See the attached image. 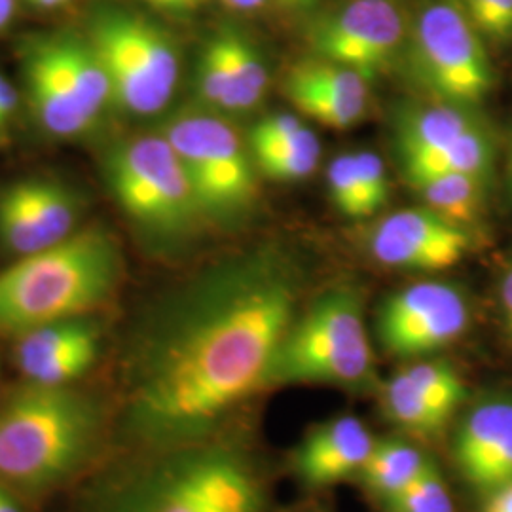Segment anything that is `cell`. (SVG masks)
<instances>
[{"label": "cell", "instance_id": "52a82bcc", "mask_svg": "<svg viewBox=\"0 0 512 512\" xmlns=\"http://www.w3.org/2000/svg\"><path fill=\"white\" fill-rule=\"evenodd\" d=\"M90 46L109 78L110 95L133 114H156L179 82V55L158 25L124 10H103L92 25Z\"/></svg>", "mask_w": 512, "mask_h": 512}, {"label": "cell", "instance_id": "5bb4252c", "mask_svg": "<svg viewBox=\"0 0 512 512\" xmlns=\"http://www.w3.org/2000/svg\"><path fill=\"white\" fill-rule=\"evenodd\" d=\"M19 336L16 361L23 376L35 384H71L99 353V332L82 319L57 321Z\"/></svg>", "mask_w": 512, "mask_h": 512}, {"label": "cell", "instance_id": "44dd1931", "mask_svg": "<svg viewBox=\"0 0 512 512\" xmlns=\"http://www.w3.org/2000/svg\"><path fill=\"white\" fill-rule=\"evenodd\" d=\"M427 458L404 440H376L359 478L372 494L387 499L418 475Z\"/></svg>", "mask_w": 512, "mask_h": 512}, {"label": "cell", "instance_id": "30bf717a", "mask_svg": "<svg viewBox=\"0 0 512 512\" xmlns=\"http://www.w3.org/2000/svg\"><path fill=\"white\" fill-rule=\"evenodd\" d=\"M469 319L467 298L458 287L421 281L385 298L376 315V336L393 357H421L456 342Z\"/></svg>", "mask_w": 512, "mask_h": 512}, {"label": "cell", "instance_id": "8d00e7d4", "mask_svg": "<svg viewBox=\"0 0 512 512\" xmlns=\"http://www.w3.org/2000/svg\"><path fill=\"white\" fill-rule=\"evenodd\" d=\"M484 512H512V482L492 492Z\"/></svg>", "mask_w": 512, "mask_h": 512}, {"label": "cell", "instance_id": "f35d334b", "mask_svg": "<svg viewBox=\"0 0 512 512\" xmlns=\"http://www.w3.org/2000/svg\"><path fill=\"white\" fill-rule=\"evenodd\" d=\"M14 14V0H0V31L10 23Z\"/></svg>", "mask_w": 512, "mask_h": 512}, {"label": "cell", "instance_id": "9a60e30c", "mask_svg": "<svg viewBox=\"0 0 512 512\" xmlns=\"http://www.w3.org/2000/svg\"><path fill=\"white\" fill-rule=\"evenodd\" d=\"M374 442L361 418L336 416L313 427L300 442L294 450V471L311 488H327L359 475Z\"/></svg>", "mask_w": 512, "mask_h": 512}, {"label": "cell", "instance_id": "ffe728a7", "mask_svg": "<svg viewBox=\"0 0 512 512\" xmlns=\"http://www.w3.org/2000/svg\"><path fill=\"white\" fill-rule=\"evenodd\" d=\"M385 416L404 433L418 437H433L450 420V412L431 401L404 370L395 372L382 389Z\"/></svg>", "mask_w": 512, "mask_h": 512}, {"label": "cell", "instance_id": "836d02e7", "mask_svg": "<svg viewBox=\"0 0 512 512\" xmlns=\"http://www.w3.org/2000/svg\"><path fill=\"white\" fill-rule=\"evenodd\" d=\"M499 302H501L507 332L512 338V256L509 258V262L505 264L503 275L499 279Z\"/></svg>", "mask_w": 512, "mask_h": 512}, {"label": "cell", "instance_id": "8992f818", "mask_svg": "<svg viewBox=\"0 0 512 512\" xmlns=\"http://www.w3.org/2000/svg\"><path fill=\"white\" fill-rule=\"evenodd\" d=\"M408 67L437 103L475 109L495 84L484 38L459 0H431L416 19Z\"/></svg>", "mask_w": 512, "mask_h": 512}, {"label": "cell", "instance_id": "60d3db41", "mask_svg": "<svg viewBox=\"0 0 512 512\" xmlns=\"http://www.w3.org/2000/svg\"><path fill=\"white\" fill-rule=\"evenodd\" d=\"M507 183H509V192L512 198V139L509 145V154H507Z\"/></svg>", "mask_w": 512, "mask_h": 512}, {"label": "cell", "instance_id": "d4e9b609", "mask_svg": "<svg viewBox=\"0 0 512 512\" xmlns=\"http://www.w3.org/2000/svg\"><path fill=\"white\" fill-rule=\"evenodd\" d=\"M222 48L228 55L230 73L238 90L239 112L258 107L270 88L268 67L255 44L234 27L220 29Z\"/></svg>", "mask_w": 512, "mask_h": 512}, {"label": "cell", "instance_id": "d6986e66", "mask_svg": "<svg viewBox=\"0 0 512 512\" xmlns=\"http://www.w3.org/2000/svg\"><path fill=\"white\" fill-rule=\"evenodd\" d=\"M38 42L59 73L73 86L84 109L97 118L101 109L112 101V95L109 78L90 42L86 44L71 37H46Z\"/></svg>", "mask_w": 512, "mask_h": 512}, {"label": "cell", "instance_id": "ac0fdd59", "mask_svg": "<svg viewBox=\"0 0 512 512\" xmlns=\"http://www.w3.org/2000/svg\"><path fill=\"white\" fill-rule=\"evenodd\" d=\"M408 186L425 207L461 228H471L480 219L488 181L465 173H408Z\"/></svg>", "mask_w": 512, "mask_h": 512}, {"label": "cell", "instance_id": "83f0119b", "mask_svg": "<svg viewBox=\"0 0 512 512\" xmlns=\"http://www.w3.org/2000/svg\"><path fill=\"white\" fill-rule=\"evenodd\" d=\"M384 501L391 512H454L444 476L440 475L435 461L429 458L403 490Z\"/></svg>", "mask_w": 512, "mask_h": 512}, {"label": "cell", "instance_id": "74e56055", "mask_svg": "<svg viewBox=\"0 0 512 512\" xmlns=\"http://www.w3.org/2000/svg\"><path fill=\"white\" fill-rule=\"evenodd\" d=\"M222 2L236 12H255L260 10L268 0H222Z\"/></svg>", "mask_w": 512, "mask_h": 512}, {"label": "cell", "instance_id": "9c48e42d", "mask_svg": "<svg viewBox=\"0 0 512 512\" xmlns=\"http://www.w3.org/2000/svg\"><path fill=\"white\" fill-rule=\"evenodd\" d=\"M164 137L177 152L205 213L230 217L253 203V154L230 122L186 112L165 126Z\"/></svg>", "mask_w": 512, "mask_h": 512}, {"label": "cell", "instance_id": "e0dca14e", "mask_svg": "<svg viewBox=\"0 0 512 512\" xmlns=\"http://www.w3.org/2000/svg\"><path fill=\"white\" fill-rule=\"evenodd\" d=\"M25 78L38 120L57 137H74L92 128V116L80 103L73 86L59 73L40 42L25 52Z\"/></svg>", "mask_w": 512, "mask_h": 512}, {"label": "cell", "instance_id": "cb8c5ba5", "mask_svg": "<svg viewBox=\"0 0 512 512\" xmlns=\"http://www.w3.org/2000/svg\"><path fill=\"white\" fill-rule=\"evenodd\" d=\"M283 92L300 114L325 128L338 131L357 126L365 118L370 101V97L325 92L291 80H283Z\"/></svg>", "mask_w": 512, "mask_h": 512}, {"label": "cell", "instance_id": "6da1fadb", "mask_svg": "<svg viewBox=\"0 0 512 512\" xmlns=\"http://www.w3.org/2000/svg\"><path fill=\"white\" fill-rule=\"evenodd\" d=\"M304 272L277 243L222 260L148 315L129 359L128 437L154 452L209 439L268 387L298 315Z\"/></svg>", "mask_w": 512, "mask_h": 512}, {"label": "cell", "instance_id": "b9f144b4", "mask_svg": "<svg viewBox=\"0 0 512 512\" xmlns=\"http://www.w3.org/2000/svg\"><path fill=\"white\" fill-rule=\"evenodd\" d=\"M285 2L287 6H294V8H308L311 4H315L317 0H281Z\"/></svg>", "mask_w": 512, "mask_h": 512}, {"label": "cell", "instance_id": "277c9868", "mask_svg": "<svg viewBox=\"0 0 512 512\" xmlns=\"http://www.w3.org/2000/svg\"><path fill=\"white\" fill-rule=\"evenodd\" d=\"M253 465L226 444L200 440L162 450L114 484L97 512H262Z\"/></svg>", "mask_w": 512, "mask_h": 512}, {"label": "cell", "instance_id": "d6a6232c", "mask_svg": "<svg viewBox=\"0 0 512 512\" xmlns=\"http://www.w3.org/2000/svg\"><path fill=\"white\" fill-rule=\"evenodd\" d=\"M355 164L361 181V190L365 196L368 215L372 217L378 213L385 203L389 202L391 186L385 169L384 160L372 152V150H357L355 152Z\"/></svg>", "mask_w": 512, "mask_h": 512}, {"label": "cell", "instance_id": "484cf974", "mask_svg": "<svg viewBox=\"0 0 512 512\" xmlns=\"http://www.w3.org/2000/svg\"><path fill=\"white\" fill-rule=\"evenodd\" d=\"M19 184L48 243L55 245L69 238L76 222V202L73 194L59 184L44 181Z\"/></svg>", "mask_w": 512, "mask_h": 512}, {"label": "cell", "instance_id": "1f68e13d", "mask_svg": "<svg viewBox=\"0 0 512 512\" xmlns=\"http://www.w3.org/2000/svg\"><path fill=\"white\" fill-rule=\"evenodd\" d=\"M465 16L484 40L497 46L512 42V0H459Z\"/></svg>", "mask_w": 512, "mask_h": 512}, {"label": "cell", "instance_id": "4316f807", "mask_svg": "<svg viewBox=\"0 0 512 512\" xmlns=\"http://www.w3.org/2000/svg\"><path fill=\"white\" fill-rule=\"evenodd\" d=\"M0 238L10 251L21 256L52 247L25 200L21 184L12 186L0 200Z\"/></svg>", "mask_w": 512, "mask_h": 512}, {"label": "cell", "instance_id": "ba28073f", "mask_svg": "<svg viewBox=\"0 0 512 512\" xmlns=\"http://www.w3.org/2000/svg\"><path fill=\"white\" fill-rule=\"evenodd\" d=\"M109 183L129 217L154 234H181L202 205L164 135L131 139L109 160Z\"/></svg>", "mask_w": 512, "mask_h": 512}, {"label": "cell", "instance_id": "d590c367", "mask_svg": "<svg viewBox=\"0 0 512 512\" xmlns=\"http://www.w3.org/2000/svg\"><path fill=\"white\" fill-rule=\"evenodd\" d=\"M145 2L169 14H190L205 4V0H145Z\"/></svg>", "mask_w": 512, "mask_h": 512}, {"label": "cell", "instance_id": "f546056e", "mask_svg": "<svg viewBox=\"0 0 512 512\" xmlns=\"http://www.w3.org/2000/svg\"><path fill=\"white\" fill-rule=\"evenodd\" d=\"M403 370L420 391L450 414H454V410L467 397V387L458 370L446 361H421Z\"/></svg>", "mask_w": 512, "mask_h": 512}, {"label": "cell", "instance_id": "7402d4cb", "mask_svg": "<svg viewBox=\"0 0 512 512\" xmlns=\"http://www.w3.org/2000/svg\"><path fill=\"white\" fill-rule=\"evenodd\" d=\"M258 169L277 183H296L313 175L321 160V143L308 126L291 137L251 147Z\"/></svg>", "mask_w": 512, "mask_h": 512}, {"label": "cell", "instance_id": "7a4b0ae2", "mask_svg": "<svg viewBox=\"0 0 512 512\" xmlns=\"http://www.w3.org/2000/svg\"><path fill=\"white\" fill-rule=\"evenodd\" d=\"M101 429V406L71 385L19 387L0 404V482L52 488L92 458Z\"/></svg>", "mask_w": 512, "mask_h": 512}, {"label": "cell", "instance_id": "4fadbf2b", "mask_svg": "<svg viewBox=\"0 0 512 512\" xmlns=\"http://www.w3.org/2000/svg\"><path fill=\"white\" fill-rule=\"evenodd\" d=\"M454 459L463 478L482 492L512 482V401L478 404L461 423L454 439Z\"/></svg>", "mask_w": 512, "mask_h": 512}, {"label": "cell", "instance_id": "603a6c76", "mask_svg": "<svg viewBox=\"0 0 512 512\" xmlns=\"http://www.w3.org/2000/svg\"><path fill=\"white\" fill-rule=\"evenodd\" d=\"M495 143L490 131L480 124L469 131L456 145L446 148L444 152L425 156L401 164L403 175L408 173H465L478 179L490 181L494 173Z\"/></svg>", "mask_w": 512, "mask_h": 512}, {"label": "cell", "instance_id": "e575fe53", "mask_svg": "<svg viewBox=\"0 0 512 512\" xmlns=\"http://www.w3.org/2000/svg\"><path fill=\"white\" fill-rule=\"evenodd\" d=\"M18 103V95L16 90L12 88V84L0 74V129L6 126V122L10 120L12 112L16 109Z\"/></svg>", "mask_w": 512, "mask_h": 512}, {"label": "cell", "instance_id": "ab89813d", "mask_svg": "<svg viewBox=\"0 0 512 512\" xmlns=\"http://www.w3.org/2000/svg\"><path fill=\"white\" fill-rule=\"evenodd\" d=\"M0 512H21V509L14 503V499L6 494L0 499Z\"/></svg>", "mask_w": 512, "mask_h": 512}, {"label": "cell", "instance_id": "8fae6325", "mask_svg": "<svg viewBox=\"0 0 512 512\" xmlns=\"http://www.w3.org/2000/svg\"><path fill=\"white\" fill-rule=\"evenodd\" d=\"M406 23L393 0H351L311 25L315 57L344 65L372 84L403 48Z\"/></svg>", "mask_w": 512, "mask_h": 512}, {"label": "cell", "instance_id": "4dcf8cb0", "mask_svg": "<svg viewBox=\"0 0 512 512\" xmlns=\"http://www.w3.org/2000/svg\"><path fill=\"white\" fill-rule=\"evenodd\" d=\"M327 188L332 205L349 219H366L365 196L355 164V152H344L332 158L327 169Z\"/></svg>", "mask_w": 512, "mask_h": 512}, {"label": "cell", "instance_id": "7bdbcfd3", "mask_svg": "<svg viewBox=\"0 0 512 512\" xmlns=\"http://www.w3.org/2000/svg\"><path fill=\"white\" fill-rule=\"evenodd\" d=\"M8 494V492H6V490H4V488H2V486H0V499H2V497H4V495Z\"/></svg>", "mask_w": 512, "mask_h": 512}, {"label": "cell", "instance_id": "7c38bea8", "mask_svg": "<svg viewBox=\"0 0 512 512\" xmlns=\"http://www.w3.org/2000/svg\"><path fill=\"white\" fill-rule=\"evenodd\" d=\"M370 255L404 272L433 274L459 264L471 251V230L442 219L429 207L401 209L366 234Z\"/></svg>", "mask_w": 512, "mask_h": 512}, {"label": "cell", "instance_id": "2e32d148", "mask_svg": "<svg viewBox=\"0 0 512 512\" xmlns=\"http://www.w3.org/2000/svg\"><path fill=\"white\" fill-rule=\"evenodd\" d=\"M480 124L475 109L437 101L406 105L393 116V145L399 164L444 152Z\"/></svg>", "mask_w": 512, "mask_h": 512}, {"label": "cell", "instance_id": "f1b7e54d", "mask_svg": "<svg viewBox=\"0 0 512 512\" xmlns=\"http://www.w3.org/2000/svg\"><path fill=\"white\" fill-rule=\"evenodd\" d=\"M198 88L207 105L228 112H239L238 90L217 33L209 38L203 48L198 67Z\"/></svg>", "mask_w": 512, "mask_h": 512}, {"label": "cell", "instance_id": "3957f363", "mask_svg": "<svg viewBox=\"0 0 512 512\" xmlns=\"http://www.w3.org/2000/svg\"><path fill=\"white\" fill-rule=\"evenodd\" d=\"M118 277V249L99 228L23 256L0 272V330L23 334L78 319L109 298Z\"/></svg>", "mask_w": 512, "mask_h": 512}, {"label": "cell", "instance_id": "5b68a950", "mask_svg": "<svg viewBox=\"0 0 512 512\" xmlns=\"http://www.w3.org/2000/svg\"><path fill=\"white\" fill-rule=\"evenodd\" d=\"M374 376L363 294L351 285H338L296 315L275 353L268 387L329 384L353 389L372 384Z\"/></svg>", "mask_w": 512, "mask_h": 512}]
</instances>
